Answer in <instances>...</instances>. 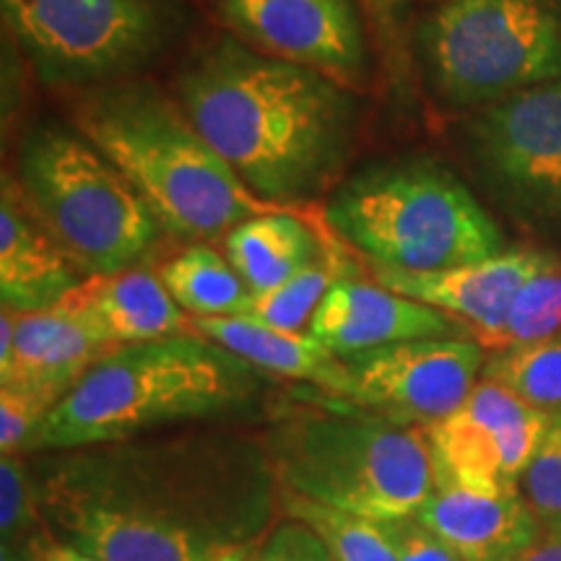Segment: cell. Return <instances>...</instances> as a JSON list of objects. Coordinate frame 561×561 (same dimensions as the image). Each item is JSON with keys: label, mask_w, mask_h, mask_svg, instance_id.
<instances>
[{"label": "cell", "mask_w": 561, "mask_h": 561, "mask_svg": "<svg viewBox=\"0 0 561 561\" xmlns=\"http://www.w3.org/2000/svg\"><path fill=\"white\" fill-rule=\"evenodd\" d=\"M201 136L271 206L310 201L351 151L356 104L320 70L216 39L174 79Z\"/></svg>", "instance_id": "7a4b0ae2"}, {"label": "cell", "mask_w": 561, "mask_h": 561, "mask_svg": "<svg viewBox=\"0 0 561 561\" xmlns=\"http://www.w3.org/2000/svg\"><path fill=\"white\" fill-rule=\"evenodd\" d=\"M541 252L515 250L458 268L409 273L371 268L377 284L466 322L481 348L500 333L517 291L536 271Z\"/></svg>", "instance_id": "2e32d148"}, {"label": "cell", "mask_w": 561, "mask_h": 561, "mask_svg": "<svg viewBox=\"0 0 561 561\" xmlns=\"http://www.w3.org/2000/svg\"><path fill=\"white\" fill-rule=\"evenodd\" d=\"M191 333L219 343L250 367L289 380L310 382L339 398L348 380V367L335 351L310 333L280 331L248 314L234 318H191Z\"/></svg>", "instance_id": "d6986e66"}, {"label": "cell", "mask_w": 561, "mask_h": 561, "mask_svg": "<svg viewBox=\"0 0 561 561\" xmlns=\"http://www.w3.org/2000/svg\"><path fill=\"white\" fill-rule=\"evenodd\" d=\"M24 551L30 553L32 561H102L96 557H91V553L81 551L79 546L62 541L58 536H50V533H37V536H32L30 541H26Z\"/></svg>", "instance_id": "1f68e13d"}, {"label": "cell", "mask_w": 561, "mask_h": 561, "mask_svg": "<svg viewBox=\"0 0 561 561\" xmlns=\"http://www.w3.org/2000/svg\"><path fill=\"white\" fill-rule=\"evenodd\" d=\"M278 504L286 517L305 523L335 561H398L380 520L335 510L331 504L307 500L291 491H280Z\"/></svg>", "instance_id": "cb8c5ba5"}, {"label": "cell", "mask_w": 561, "mask_h": 561, "mask_svg": "<svg viewBox=\"0 0 561 561\" xmlns=\"http://www.w3.org/2000/svg\"><path fill=\"white\" fill-rule=\"evenodd\" d=\"M510 561H561V533L543 530L528 549Z\"/></svg>", "instance_id": "d6a6232c"}, {"label": "cell", "mask_w": 561, "mask_h": 561, "mask_svg": "<svg viewBox=\"0 0 561 561\" xmlns=\"http://www.w3.org/2000/svg\"><path fill=\"white\" fill-rule=\"evenodd\" d=\"M322 219L371 268L432 273L504 252L500 227L473 193L426 157L377 161L351 174Z\"/></svg>", "instance_id": "5b68a950"}, {"label": "cell", "mask_w": 561, "mask_h": 561, "mask_svg": "<svg viewBox=\"0 0 561 561\" xmlns=\"http://www.w3.org/2000/svg\"><path fill=\"white\" fill-rule=\"evenodd\" d=\"M471 149L517 203L561 216V83L489 104L471 123Z\"/></svg>", "instance_id": "7c38bea8"}, {"label": "cell", "mask_w": 561, "mask_h": 561, "mask_svg": "<svg viewBox=\"0 0 561 561\" xmlns=\"http://www.w3.org/2000/svg\"><path fill=\"white\" fill-rule=\"evenodd\" d=\"M380 523L396 549L398 561H462L450 549V543L442 541L437 533L421 523L416 515L390 517Z\"/></svg>", "instance_id": "f546056e"}, {"label": "cell", "mask_w": 561, "mask_h": 561, "mask_svg": "<svg viewBox=\"0 0 561 561\" xmlns=\"http://www.w3.org/2000/svg\"><path fill=\"white\" fill-rule=\"evenodd\" d=\"M0 561H32L30 553L24 549H13V546H3V551H0Z\"/></svg>", "instance_id": "d590c367"}, {"label": "cell", "mask_w": 561, "mask_h": 561, "mask_svg": "<svg viewBox=\"0 0 561 561\" xmlns=\"http://www.w3.org/2000/svg\"><path fill=\"white\" fill-rule=\"evenodd\" d=\"M341 278H356L354 263L346 250H341L333 240H325L318 261L301 268L297 276L286 278L284 284L273 286L268 291L252 294L248 318L268 322L280 331L301 333V328L310 325L322 297Z\"/></svg>", "instance_id": "603a6c76"}, {"label": "cell", "mask_w": 561, "mask_h": 561, "mask_svg": "<svg viewBox=\"0 0 561 561\" xmlns=\"http://www.w3.org/2000/svg\"><path fill=\"white\" fill-rule=\"evenodd\" d=\"M483 377L504 385L549 421L561 419V333L500 351L483 364Z\"/></svg>", "instance_id": "d4e9b609"}, {"label": "cell", "mask_w": 561, "mask_h": 561, "mask_svg": "<svg viewBox=\"0 0 561 561\" xmlns=\"http://www.w3.org/2000/svg\"><path fill=\"white\" fill-rule=\"evenodd\" d=\"M261 543L263 541L257 538V541L234 546V549L219 553V557H216L214 561H257V553H261Z\"/></svg>", "instance_id": "e575fe53"}, {"label": "cell", "mask_w": 561, "mask_h": 561, "mask_svg": "<svg viewBox=\"0 0 561 561\" xmlns=\"http://www.w3.org/2000/svg\"><path fill=\"white\" fill-rule=\"evenodd\" d=\"M34 481L58 538L102 561H214L280 507L265 442L221 430L53 450Z\"/></svg>", "instance_id": "6da1fadb"}, {"label": "cell", "mask_w": 561, "mask_h": 561, "mask_svg": "<svg viewBox=\"0 0 561 561\" xmlns=\"http://www.w3.org/2000/svg\"><path fill=\"white\" fill-rule=\"evenodd\" d=\"M121 348V346H117ZM115 346L70 297L37 312H16L11 354L0 362V388L32 392L55 409Z\"/></svg>", "instance_id": "5bb4252c"}, {"label": "cell", "mask_w": 561, "mask_h": 561, "mask_svg": "<svg viewBox=\"0 0 561 561\" xmlns=\"http://www.w3.org/2000/svg\"><path fill=\"white\" fill-rule=\"evenodd\" d=\"M257 561H335L305 523L286 517L265 533Z\"/></svg>", "instance_id": "4dcf8cb0"}, {"label": "cell", "mask_w": 561, "mask_h": 561, "mask_svg": "<svg viewBox=\"0 0 561 561\" xmlns=\"http://www.w3.org/2000/svg\"><path fill=\"white\" fill-rule=\"evenodd\" d=\"M517 489L541 528L561 533V419L549 424L536 455L517 481Z\"/></svg>", "instance_id": "83f0119b"}, {"label": "cell", "mask_w": 561, "mask_h": 561, "mask_svg": "<svg viewBox=\"0 0 561 561\" xmlns=\"http://www.w3.org/2000/svg\"><path fill=\"white\" fill-rule=\"evenodd\" d=\"M13 37L47 83L117 79L172 32L159 0H0Z\"/></svg>", "instance_id": "9c48e42d"}, {"label": "cell", "mask_w": 561, "mask_h": 561, "mask_svg": "<svg viewBox=\"0 0 561 561\" xmlns=\"http://www.w3.org/2000/svg\"><path fill=\"white\" fill-rule=\"evenodd\" d=\"M278 489L371 520L413 515L434 489L424 426L375 413L297 411L265 432Z\"/></svg>", "instance_id": "8992f818"}, {"label": "cell", "mask_w": 561, "mask_h": 561, "mask_svg": "<svg viewBox=\"0 0 561 561\" xmlns=\"http://www.w3.org/2000/svg\"><path fill=\"white\" fill-rule=\"evenodd\" d=\"M53 409L32 392L0 388V455H26Z\"/></svg>", "instance_id": "f1b7e54d"}, {"label": "cell", "mask_w": 561, "mask_h": 561, "mask_svg": "<svg viewBox=\"0 0 561 561\" xmlns=\"http://www.w3.org/2000/svg\"><path fill=\"white\" fill-rule=\"evenodd\" d=\"M561 333V257L541 252L536 271L512 301L507 320L483 351L500 354Z\"/></svg>", "instance_id": "484cf974"}, {"label": "cell", "mask_w": 561, "mask_h": 561, "mask_svg": "<svg viewBox=\"0 0 561 561\" xmlns=\"http://www.w3.org/2000/svg\"><path fill=\"white\" fill-rule=\"evenodd\" d=\"M413 515L462 561H510L543 533L520 489L481 491L434 479L432 494Z\"/></svg>", "instance_id": "ac0fdd59"}, {"label": "cell", "mask_w": 561, "mask_h": 561, "mask_svg": "<svg viewBox=\"0 0 561 561\" xmlns=\"http://www.w3.org/2000/svg\"><path fill=\"white\" fill-rule=\"evenodd\" d=\"M159 276L191 318H234L250 310L252 289L229 257L206 244L182 250L161 265Z\"/></svg>", "instance_id": "7402d4cb"}, {"label": "cell", "mask_w": 561, "mask_h": 561, "mask_svg": "<svg viewBox=\"0 0 561 561\" xmlns=\"http://www.w3.org/2000/svg\"><path fill=\"white\" fill-rule=\"evenodd\" d=\"M307 333L339 356L421 339H466L468 325L453 314L403 297L382 284L341 278L314 310Z\"/></svg>", "instance_id": "9a60e30c"}, {"label": "cell", "mask_w": 561, "mask_h": 561, "mask_svg": "<svg viewBox=\"0 0 561 561\" xmlns=\"http://www.w3.org/2000/svg\"><path fill=\"white\" fill-rule=\"evenodd\" d=\"M549 424L541 411L483 377L458 411L424 426L434 479L481 491L517 489Z\"/></svg>", "instance_id": "8fae6325"}, {"label": "cell", "mask_w": 561, "mask_h": 561, "mask_svg": "<svg viewBox=\"0 0 561 561\" xmlns=\"http://www.w3.org/2000/svg\"><path fill=\"white\" fill-rule=\"evenodd\" d=\"M346 388L333 401L403 426H432L468 401L483 348L471 339H421L341 356Z\"/></svg>", "instance_id": "30bf717a"}, {"label": "cell", "mask_w": 561, "mask_h": 561, "mask_svg": "<svg viewBox=\"0 0 561 561\" xmlns=\"http://www.w3.org/2000/svg\"><path fill=\"white\" fill-rule=\"evenodd\" d=\"M447 102L496 104L561 76L559 0H447L424 30Z\"/></svg>", "instance_id": "ba28073f"}, {"label": "cell", "mask_w": 561, "mask_h": 561, "mask_svg": "<svg viewBox=\"0 0 561 561\" xmlns=\"http://www.w3.org/2000/svg\"><path fill=\"white\" fill-rule=\"evenodd\" d=\"M369 9L375 11L377 21H380L382 32L390 30L392 21H396V13L401 9V0H369Z\"/></svg>", "instance_id": "836d02e7"}, {"label": "cell", "mask_w": 561, "mask_h": 561, "mask_svg": "<svg viewBox=\"0 0 561 561\" xmlns=\"http://www.w3.org/2000/svg\"><path fill=\"white\" fill-rule=\"evenodd\" d=\"M221 24L276 58L356 81L367 50L354 0H214Z\"/></svg>", "instance_id": "4fadbf2b"}, {"label": "cell", "mask_w": 561, "mask_h": 561, "mask_svg": "<svg viewBox=\"0 0 561 561\" xmlns=\"http://www.w3.org/2000/svg\"><path fill=\"white\" fill-rule=\"evenodd\" d=\"M87 278L60 248L16 174L0 182V299L16 312L58 305Z\"/></svg>", "instance_id": "e0dca14e"}, {"label": "cell", "mask_w": 561, "mask_h": 561, "mask_svg": "<svg viewBox=\"0 0 561 561\" xmlns=\"http://www.w3.org/2000/svg\"><path fill=\"white\" fill-rule=\"evenodd\" d=\"M257 369L198 333L133 343L102 356L47 413L26 453L76 450L240 409Z\"/></svg>", "instance_id": "277c9868"}, {"label": "cell", "mask_w": 561, "mask_h": 561, "mask_svg": "<svg viewBox=\"0 0 561 561\" xmlns=\"http://www.w3.org/2000/svg\"><path fill=\"white\" fill-rule=\"evenodd\" d=\"M76 125L130 180L167 234L210 240L252 216L280 210L257 198L180 102L151 83L91 91L76 110Z\"/></svg>", "instance_id": "3957f363"}, {"label": "cell", "mask_w": 561, "mask_h": 561, "mask_svg": "<svg viewBox=\"0 0 561 561\" xmlns=\"http://www.w3.org/2000/svg\"><path fill=\"white\" fill-rule=\"evenodd\" d=\"M70 297L94 318L115 348L191 333V314L174 301L159 273L138 265L87 276Z\"/></svg>", "instance_id": "ffe728a7"}, {"label": "cell", "mask_w": 561, "mask_h": 561, "mask_svg": "<svg viewBox=\"0 0 561 561\" xmlns=\"http://www.w3.org/2000/svg\"><path fill=\"white\" fill-rule=\"evenodd\" d=\"M45 520L37 481L24 466V455L0 458V538L3 546L24 549L37 525Z\"/></svg>", "instance_id": "4316f807"}, {"label": "cell", "mask_w": 561, "mask_h": 561, "mask_svg": "<svg viewBox=\"0 0 561 561\" xmlns=\"http://www.w3.org/2000/svg\"><path fill=\"white\" fill-rule=\"evenodd\" d=\"M227 257L252 294L268 291L318 261L322 234L289 210L252 216L227 234Z\"/></svg>", "instance_id": "44dd1931"}, {"label": "cell", "mask_w": 561, "mask_h": 561, "mask_svg": "<svg viewBox=\"0 0 561 561\" xmlns=\"http://www.w3.org/2000/svg\"><path fill=\"white\" fill-rule=\"evenodd\" d=\"M16 180L83 276L136 268L164 231L130 180L62 125L26 133Z\"/></svg>", "instance_id": "52a82bcc"}]
</instances>
